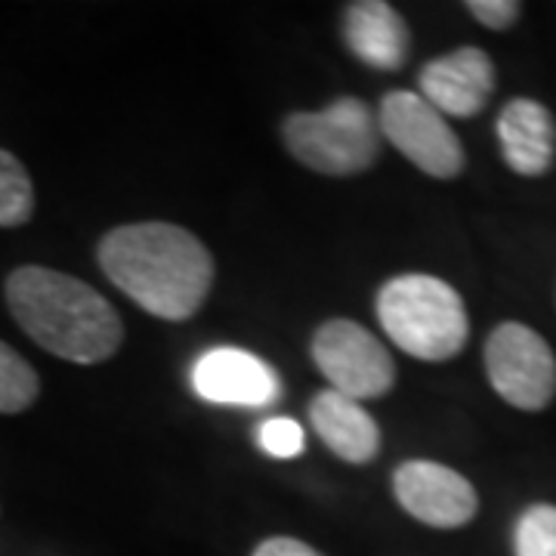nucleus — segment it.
<instances>
[{"mask_svg":"<svg viewBox=\"0 0 556 556\" xmlns=\"http://www.w3.org/2000/svg\"><path fill=\"white\" fill-rule=\"evenodd\" d=\"M97 260L121 294L164 321L195 316L214 285L211 251L174 223L118 226L102 236Z\"/></svg>","mask_w":556,"mask_h":556,"instance_id":"nucleus-1","label":"nucleus"},{"mask_svg":"<svg viewBox=\"0 0 556 556\" xmlns=\"http://www.w3.org/2000/svg\"><path fill=\"white\" fill-rule=\"evenodd\" d=\"M3 294L22 331L53 356L75 365H100L121 350L124 321L115 306L80 278L47 266H20L7 278Z\"/></svg>","mask_w":556,"mask_h":556,"instance_id":"nucleus-2","label":"nucleus"},{"mask_svg":"<svg viewBox=\"0 0 556 556\" xmlns=\"http://www.w3.org/2000/svg\"><path fill=\"white\" fill-rule=\"evenodd\" d=\"M378 321L383 334L417 362H448L470 338L464 298L448 281L420 273L380 285Z\"/></svg>","mask_w":556,"mask_h":556,"instance_id":"nucleus-3","label":"nucleus"},{"mask_svg":"<svg viewBox=\"0 0 556 556\" xmlns=\"http://www.w3.org/2000/svg\"><path fill=\"white\" fill-rule=\"evenodd\" d=\"M281 139L303 167L321 177H353L380 155L378 112L358 97H340L321 112H294Z\"/></svg>","mask_w":556,"mask_h":556,"instance_id":"nucleus-4","label":"nucleus"},{"mask_svg":"<svg viewBox=\"0 0 556 556\" xmlns=\"http://www.w3.org/2000/svg\"><path fill=\"white\" fill-rule=\"evenodd\" d=\"M313 362L334 393L365 402L396 387V362L378 334L353 318H328L313 334Z\"/></svg>","mask_w":556,"mask_h":556,"instance_id":"nucleus-5","label":"nucleus"},{"mask_svg":"<svg viewBox=\"0 0 556 556\" xmlns=\"http://www.w3.org/2000/svg\"><path fill=\"white\" fill-rule=\"evenodd\" d=\"M485 375L497 396L519 412H544L556 396L554 350L522 321H501L489 334Z\"/></svg>","mask_w":556,"mask_h":556,"instance_id":"nucleus-6","label":"nucleus"},{"mask_svg":"<svg viewBox=\"0 0 556 556\" xmlns=\"http://www.w3.org/2000/svg\"><path fill=\"white\" fill-rule=\"evenodd\" d=\"M380 137L433 179H455L467 167L464 142L452 124L415 90H390L378 112Z\"/></svg>","mask_w":556,"mask_h":556,"instance_id":"nucleus-7","label":"nucleus"},{"mask_svg":"<svg viewBox=\"0 0 556 556\" xmlns=\"http://www.w3.org/2000/svg\"><path fill=\"white\" fill-rule=\"evenodd\" d=\"M399 507L430 529H460L477 517L473 482L439 460H405L393 473Z\"/></svg>","mask_w":556,"mask_h":556,"instance_id":"nucleus-8","label":"nucleus"},{"mask_svg":"<svg viewBox=\"0 0 556 556\" xmlns=\"http://www.w3.org/2000/svg\"><path fill=\"white\" fill-rule=\"evenodd\" d=\"M495 62L479 47H457L430 60L417 75V93L445 118H473L495 93Z\"/></svg>","mask_w":556,"mask_h":556,"instance_id":"nucleus-9","label":"nucleus"},{"mask_svg":"<svg viewBox=\"0 0 556 556\" xmlns=\"http://www.w3.org/2000/svg\"><path fill=\"white\" fill-rule=\"evenodd\" d=\"M192 387L204 402L214 405H241V408H263L278 399L276 371L236 346L211 350L192 365Z\"/></svg>","mask_w":556,"mask_h":556,"instance_id":"nucleus-10","label":"nucleus"},{"mask_svg":"<svg viewBox=\"0 0 556 556\" xmlns=\"http://www.w3.org/2000/svg\"><path fill=\"white\" fill-rule=\"evenodd\" d=\"M343 40L358 62L378 72H399L412 50L408 22L387 0L350 3L343 10Z\"/></svg>","mask_w":556,"mask_h":556,"instance_id":"nucleus-11","label":"nucleus"},{"mask_svg":"<svg viewBox=\"0 0 556 556\" xmlns=\"http://www.w3.org/2000/svg\"><path fill=\"white\" fill-rule=\"evenodd\" d=\"M497 142L514 174L544 177L556 161V118L547 105L517 97L497 115Z\"/></svg>","mask_w":556,"mask_h":556,"instance_id":"nucleus-12","label":"nucleus"},{"mask_svg":"<svg viewBox=\"0 0 556 556\" xmlns=\"http://www.w3.org/2000/svg\"><path fill=\"white\" fill-rule=\"evenodd\" d=\"M318 439L346 464H371L380 452V427L356 399L321 390L309 405Z\"/></svg>","mask_w":556,"mask_h":556,"instance_id":"nucleus-13","label":"nucleus"},{"mask_svg":"<svg viewBox=\"0 0 556 556\" xmlns=\"http://www.w3.org/2000/svg\"><path fill=\"white\" fill-rule=\"evenodd\" d=\"M40 396L38 371L0 340V415H22Z\"/></svg>","mask_w":556,"mask_h":556,"instance_id":"nucleus-14","label":"nucleus"},{"mask_svg":"<svg viewBox=\"0 0 556 556\" xmlns=\"http://www.w3.org/2000/svg\"><path fill=\"white\" fill-rule=\"evenodd\" d=\"M35 214V186L22 161L0 149V226L16 229Z\"/></svg>","mask_w":556,"mask_h":556,"instance_id":"nucleus-15","label":"nucleus"},{"mask_svg":"<svg viewBox=\"0 0 556 556\" xmlns=\"http://www.w3.org/2000/svg\"><path fill=\"white\" fill-rule=\"evenodd\" d=\"M517 556H556V504L526 507L514 529Z\"/></svg>","mask_w":556,"mask_h":556,"instance_id":"nucleus-16","label":"nucleus"},{"mask_svg":"<svg viewBox=\"0 0 556 556\" xmlns=\"http://www.w3.org/2000/svg\"><path fill=\"white\" fill-rule=\"evenodd\" d=\"M257 445L276 460H288V457H298L306 445L303 437V427L291 417H269L257 427Z\"/></svg>","mask_w":556,"mask_h":556,"instance_id":"nucleus-17","label":"nucleus"},{"mask_svg":"<svg viewBox=\"0 0 556 556\" xmlns=\"http://www.w3.org/2000/svg\"><path fill=\"white\" fill-rule=\"evenodd\" d=\"M467 13L492 31H507L510 25L519 22L522 3H517V0H470Z\"/></svg>","mask_w":556,"mask_h":556,"instance_id":"nucleus-18","label":"nucleus"},{"mask_svg":"<svg viewBox=\"0 0 556 556\" xmlns=\"http://www.w3.org/2000/svg\"><path fill=\"white\" fill-rule=\"evenodd\" d=\"M254 556H321V554L313 551L306 541H298V538H288V535H276V538L260 541Z\"/></svg>","mask_w":556,"mask_h":556,"instance_id":"nucleus-19","label":"nucleus"}]
</instances>
